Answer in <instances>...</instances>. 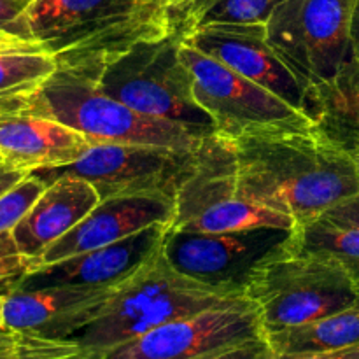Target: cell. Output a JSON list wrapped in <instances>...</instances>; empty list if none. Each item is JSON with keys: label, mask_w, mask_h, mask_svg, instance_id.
Returning <instances> with one entry per match:
<instances>
[{"label": "cell", "mask_w": 359, "mask_h": 359, "mask_svg": "<svg viewBox=\"0 0 359 359\" xmlns=\"http://www.w3.org/2000/svg\"><path fill=\"white\" fill-rule=\"evenodd\" d=\"M6 294L4 291H0V330L6 328V325H4V304H6Z\"/></svg>", "instance_id": "cell-35"}, {"label": "cell", "mask_w": 359, "mask_h": 359, "mask_svg": "<svg viewBox=\"0 0 359 359\" xmlns=\"http://www.w3.org/2000/svg\"><path fill=\"white\" fill-rule=\"evenodd\" d=\"M245 198L298 224L325 216L359 193L358 158L316 130L228 139Z\"/></svg>", "instance_id": "cell-1"}, {"label": "cell", "mask_w": 359, "mask_h": 359, "mask_svg": "<svg viewBox=\"0 0 359 359\" xmlns=\"http://www.w3.org/2000/svg\"><path fill=\"white\" fill-rule=\"evenodd\" d=\"M182 41L300 111L304 107L305 86L270 48L265 23L207 25L184 34Z\"/></svg>", "instance_id": "cell-13"}, {"label": "cell", "mask_w": 359, "mask_h": 359, "mask_svg": "<svg viewBox=\"0 0 359 359\" xmlns=\"http://www.w3.org/2000/svg\"><path fill=\"white\" fill-rule=\"evenodd\" d=\"M189 2H191V0H168V4H170L174 9H182V7L188 6Z\"/></svg>", "instance_id": "cell-36"}, {"label": "cell", "mask_w": 359, "mask_h": 359, "mask_svg": "<svg viewBox=\"0 0 359 359\" xmlns=\"http://www.w3.org/2000/svg\"><path fill=\"white\" fill-rule=\"evenodd\" d=\"M35 174L48 182V188L11 233L18 252L30 262V269L49 245L69 233L100 203L95 186L79 175L49 170Z\"/></svg>", "instance_id": "cell-18"}, {"label": "cell", "mask_w": 359, "mask_h": 359, "mask_svg": "<svg viewBox=\"0 0 359 359\" xmlns=\"http://www.w3.org/2000/svg\"><path fill=\"white\" fill-rule=\"evenodd\" d=\"M174 216V196L132 195L104 198L69 233L49 245L35 259L28 273L70 256L114 244L153 224H167L170 228Z\"/></svg>", "instance_id": "cell-16"}, {"label": "cell", "mask_w": 359, "mask_h": 359, "mask_svg": "<svg viewBox=\"0 0 359 359\" xmlns=\"http://www.w3.org/2000/svg\"><path fill=\"white\" fill-rule=\"evenodd\" d=\"M32 2H34V0H32Z\"/></svg>", "instance_id": "cell-39"}, {"label": "cell", "mask_w": 359, "mask_h": 359, "mask_svg": "<svg viewBox=\"0 0 359 359\" xmlns=\"http://www.w3.org/2000/svg\"><path fill=\"white\" fill-rule=\"evenodd\" d=\"M244 298L184 276L161 251L112 290L97 318L70 337L91 351H107L179 318Z\"/></svg>", "instance_id": "cell-3"}, {"label": "cell", "mask_w": 359, "mask_h": 359, "mask_svg": "<svg viewBox=\"0 0 359 359\" xmlns=\"http://www.w3.org/2000/svg\"><path fill=\"white\" fill-rule=\"evenodd\" d=\"M23 344V333L11 328L0 330V359H16Z\"/></svg>", "instance_id": "cell-31"}, {"label": "cell", "mask_w": 359, "mask_h": 359, "mask_svg": "<svg viewBox=\"0 0 359 359\" xmlns=\"http://www.w3.org/2000/svg\"><path fill=\"white\" fill-rule=\"evenodd\" d=\"M302 111L316 132L349 153H359V60L351 56L325 83L305 90Z\"/></svg>", "instance_id": "cell-19"}, {"label": "cell", "mask_w": 359, "mask_h": 359, "mask_svg": "<svg viewBox=\"0 0 359 359\" xmlns=\"http://www.w3.org/2000/svg\"><path fill=\"white\" fill-rule=\"evenodd\" d=\"M181 56L193 76L196 102L212 118L219 135L238 139L266 132L314 130L304 111L184 41Z\"/></svg>", "instance_id": "cell-8"}, {"label": "cell", "mask_w": 359, "mask_h": 359, "mask_svg": "<svg viewBox=\"0 0 359 359\" xmlns=\"http://www.w3.org/2000/svg\"><path fill=\"white\" fill-rule=\"evenodd\" d=\"M356 0H284L266 21L270 48L309 86L332 79L351 58Z\"/></svg>", "instance_id": "cell-9"}, {"label": "cell", "mask_w": 359, "mask_h": 359, "mask_svg": "<svg viewBox=\"0 0 359 359\" xmlns=\"http://www.w3.org/2000/svg\"><path fill=\"white\" fill-rule=\"evenodd\" d=\"M30 111L83 133L91 144H133L195 151L205 139L167 119L133 111L104 93L93 79L56 69L34 93L18 97Z\"/></svg>", "instance_id": "cell-4"}, {"label": "cell", "mask_w": 359, "mask_h": 359, "mask_svg": "<svg viewBox=\"0 0 359 359\" xmlns=\"http://www.w3.org/2000/svg\"><path fill=\"white\" fill-rule=\"evenodd\" d=\"M56 69L49 51L0 53V100L34 93Z\"/></svg>", "instance_id": "cell-23"}, {"label": "cell", "mask_w": 359, "mask_h": 359, "mask_svg": "<svg viewBox=\"0 0 359 359\" xmlns=\"http://www.w3.org/2000/svg\"><path fill=\"white\" fill-rule=\"evenodd\" d=\"M167 224H153L114 244L70 256L28 273L18 286L35 287L72 284L86 287H114L128 279L161 251Z\"/></svg>", "instance_id": "cell-17"}, {"label": "cell", "mask_w": 359, "mask_h": 359, "mask_svg": "<svg viewBox=\"0 0 359 359\" xmlns=\"http://www.w3.org/2000/svg\"><path fill=\"white\" fill-rule=\"evenodd\" d=\"M269 359H359V346L347 347V349L342 351H333V353L300 354V356H276V354H270Z\"/></svg>", "instance_id": "cell-32"}, {"label": "cell", "mask_w": 359, "mask_h": 359, "mask_svg": "<svg viewBox=\"0 0 359 359\" xmlns=\"http://www.w3.org/2000/svg\"><path fill=\"white\" fill-rule=\"evenodd\" d=\"M287 249L339 266L359 286V226L321 216L294 226Z\"/></svg>", "instance_id": "cell-21"}, {"label": "cell", "mask_w": 359, "mask_h": 359, "mask_svg": "<svg viewBox=\"0 0 359 359\" xmlns=\"http://www.w3.org/2000/svg\"><path fill=\"white\" fill-rule=\"evenodd\" d=\"M16 359H102V354L72 339H46L23 333V344Z\"/></svg>", "instance_id": "cell-25"}, {"label": "cell", "mask_w": 359, "mask_h": 359, "mask_svg": "<svg viewBox=\"0 0 359 359\" xmlns=\"http://www.w3.org/2000/svg\"><path fill=\"white\" fill-rule=\"evenodd\" d=\"M325 216L330 217V219L337 221V223L359 226V193L354 196V198L347 200V202L340 203L339 207H335V209H332L330 212H326Z\"/></svg>", "instance_id": "cell-30"}, {"label": "cell", "mask_w": 359, "mask_h": 359, "mask_svg": "<svg viewBox=\"0 0 359 359\" xmlns=\"http://www.w3.org/2000/svg\"><path fill=\"white\" fill-rule=\"evenodd\" d=\"M48 188V182L39 174L25 175L20 182L0 195V235L13 233L21 219L27 216L42 191Z\"/></svg>", "instance_id": "cell-24"}, {"label": "cell", "mask_w": 359, "mask_h": 359, "mask_svg": "<svg viewBox=\"0 0 359 359\" xmlns=\"http://www.w3.org/2000/svg\"><path fill=\"white\" fill-rule=\"evenodd\" d=\"M93 144L77 130L30 111L16 98L0 100V158L25 172L65 168Z\"/></svg>", "instance_id": "cell-14"}, {"label": "cell", "mask_w": 359, "mask_h": 359, "mask_svg": "<svg viewBox=\"0 0 359 359\" xmlns=\"http://www.w3.org/2000/svg\"><path fill=\"white\" fill-rule=\"evenodd\" d=\"M27 21L58 69L93 81L133 46L177 30L168 0H34Z\"/></svg>", "instance_id": "cell-2"}, {"label": "cell", "mask_w": 359, "mask_h": 359, "mask_svg": "<svg viewBox=\"0 0 359 359\" xmlns=\"http://www.w3.org/2000/svg\"><path fill=\"white\" fill-rule=\"evenodd\" d=\"M200 151L202 147L184 151L133 144H93L76 163L49 172L86 179L95 186L100 200L132 195L175 198L181 186L198 167Z\"/></svg>", "instance_id": "cell-11"}, {"label": "cell", "mask_w": 359, "mask_h": 359, "mask_svg": "<svg viewBox=\"0 0 359 359\" xmlns=\"http://www.w3.org/2000/svg\"><path fill=\"white\" fill-rule=\"evenodd\" d=\"M181 46L179 30L160 41L140 42L112 62L95 83L133 111L174 121L205 139L217 130L196 102Z\"/></svg>", "instance_id": "cell-5"}, {"label": "cell", "mask_w": 359, "mask_h": 359, "mask_svg": "<svg viewBox=\"0 0 359 359\" xmlns=\"http://www.w3.org/2000/svg\"><path fill=\"white\" fill-rule=\"evenodd\" d=\"M25 51H46L39 41L18 37L0 30V53H25Z\"/></svg>", "instance_id": "cell-29"}, {"label": "cell", "mask_w": 359, "mask_h": 359, "mask_svg": "<svg viewBox=\"0 0 359 359\" xmlns=\"http://www.w3.org/2000/svg\"><path fill=\"white\" fill-rule=\"evenodd\" d=\"M276 356H300L342 351L359 346V305L318 321L265 333Z\"/></svg>", "instance_id": "cell-20"}, {"label": "cell", "mask_w": 359, "mask_h": 359, "mask_svg": "<svg viewBox=\"0 0 359 359\" xmlns=\"http://www.w3.org/2000/svg\"><path fill=\"white\" fill-rule=\"evenodd\" d=\"M294 230L290 216L245 198L238 189L235 154L226 137H207L198 167L175 195V216L168 230L231 233L252 228Z\"/></svg>", "instance_id": "cell-7"}, {"label": "cell", "mask_w": 359, "mask_h": 359, "mask_svg": "<svg viewBox=\"0 0 359 359\" xmlns=\"http://www.w3.org/2000/svg\"><path fill=\"white\" fill-rule=\"evenodd\" d=\"M265 335L249 298L179 318L144 335L102 351V359H193Z\"/></svg>", "instance_id": "cell-12"}, {"label": "cell", "mask_w": 359, "mask_h": 359, "mask_svg": "<svg viewBox=\"0 0 359 359\" xmlns=\"http://www.w3.org/2000/svg\"><path fill=\"white\" fill-rule=\"evenodd\" d=\"M291 231L269 226L231 233L167 230L163 255L184 276L245 297L252 272L286 248Z\"/></svg>", "instance_id": "cell-10"}, {"label": "cell", "mask_w": 359, "mask_h": 359, "mask_svg": "<svg viewBox=\"0 0 359 359\" xmlns=\"http://www.w3.org/2000/svg\"><path fill=\"white\" fill-rule=\"evenodd\" d=\"M284 0H191L182 9H175L177 30L189 34L207 25H252L265 23Z\"/></svg>", "instance_id": "cell-22"}, {"label": "cell", "mask_w": 359, "mask_h": 359, "mask_svg": "<svg viewBox=\"0 0 359 359\" xmlns=\"http://www.w3.org/2000/svg\"><path fill=\"white\" fill-rule=\"evenodd\" d=\"M28 272L30 262L18 252L13 235H0V287L4 286L11 291Z\"/></svg>", "instance_id": "cell-26"}, {"label": "cell", "mask_w": 359, "mask_h": 359, "mask_svg": "<svg viewBox=\"0 0 359 359\" xmlns=\"http://www.w3.org/2000/svg\"><path fill=\"white\" fill-rule=\"evenodd\" d=\"M354 156H356V158H358V161H359V153H358V154H354Z\"/></svg>", "instance_id": "cell-38"}, {"label": "cell", "mask_w": 359, "mask_h": 359, "mask_svg": "<svg viewBox=\"0 0 359 359\" xmlns=\"http://www.w3.org/2000/svg\"><path fill=\"white\" fill-rule=\"evenodd\" d=\"M32 174V172H25V170H18V168H11L7 165H2L0 167V195L7 191V189L13 188L16 182H20L25 175Z\"/></svg>", "instance_id": "cell-33"}, {"label": "cell", "mask_w": 359, "mask_h": 359, "mask_svg": "<svg viewBox=\"0 0 359 359\" xmlns=\"http://www.w3.org/2000/svg\"><path fill=\"white\" fill-rule=\"evenodd\" d=\"M270 354H272V351H270L265 335H263L258 337V339L223 347V349L212 351V353H207L203 356L193 359H269Z\"/></svg>", "instance_id": "cell-28"}, {"label": "cell", "mask_w": 359, "mask_h": 359, "mask_svg": "<svg viewBox=\"0 0 359 359\" xmlns=\"http://www.w3.org/2000/svg\"><path fill=\"white\" fill-rule=\"evenodd\" d=\"M245 298L256 304L263 332L318 321L359 305V286L339 266L286 248L252 272Z\"/></svg>", "instance_id": "cell-6"}, {"label": "cell", "mask_w": 359, "mask_h": 359, "mask_svg": "<svg viewBox=\"0 0 359 359\" xmlns=\"http://www.w3.org/2000/svg\"><path fill=\"white\" fill-rule=\"evenodd\" d=\"M32 0H0V30L18 37L37 41L27 21V9ZM42 44V42H41Z\"/></svg>", "instance_id": "cell-27"}, {"label": "cell", "mask_w": 359, "mask_h": 359, "mask_svg": "<svg viewBox=\"0 0 359 359\" xmlns=\"http://www.w3.org/2000/svg\"><path fill=\"white\" fill-rule=\"evenodd\" d=\"M2 165H4V161H2V158H0V167H2Z\"/></svg>", "instance_id": "cell-37"}, {"label": "cell", "mask_w": 359, "mask_h": 359, "mask_svg": "<svg viewBox=\"0 0 359 359\" xmlns=\"http://www.w3.org/2000/svg\"><path fill=\"white\" fill-rule=\"evenodd\" d=\"M349 39H351V56L359 60V0H356L353 9V16H351V28H349Z\"/></svg>", "instance_id": "cell-34"}, {"label": "cell", "mask_w": 359, "mask_h": 359, "mask_svg": "<svg viewBox=\"0 0 359 359\" xmlns=\"http://www.w3.org/2000/svg\"><path fill=\"white\" fill-rule=\"evenodd\" d=\"M114 287L16 286L6 294L4 325L46 339H70L97 318Z\"/></svg>", "instance_id": "cell-15"}]
</instances>
